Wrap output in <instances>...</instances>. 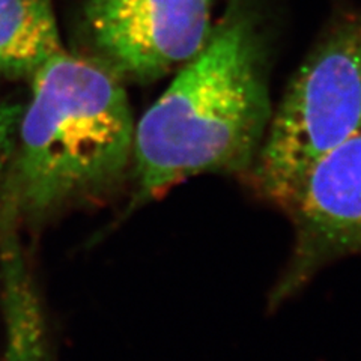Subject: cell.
Segmentation results:
<instances>
[{
  "label": "cell",
  "instance_id": "cell-2",
  "mask_svg": "<svg viewBox=\"0 0 361 361\" xmlns=\"http://www.w3.org/2000/svg\"><path fill=\"white\" fill-rule=\"evenodd\" d=\"M269 30L256 0H228L203 49L135 123L131 207L197 175L245 179L273 107Z\"/></svg>",
  "mask_w": 361,
  "mask_h": 361
},
{
  "label": "cell",
  "instance_id": "cell-1",
  "mask_svg": "<svg viewBox=\"0 0 361 361\" xmlns=\"http://www.w3.org/2000/svg\"><path fill=\"white\" fill-rule=\"evenodd\" d=\"M20 109L0 111V216L37 228L130 180L135 122L123 83L61 50L32 74Z\"/></svg>",
  "mask_w": 361,
  "mask_h": 361
},
{
  "label": "cell",
  "instance_id": "cell-6",
  "mask_svg": "<svg viewBox=\"0 0 361 361\" xmlns=\"http://www.w3.org/2000/svg\"><path fill=\"white\" fill-rule=\"evenodd\" d=\"M0 306L4 361H53L42 301L26 256L9 253L0 259Z\"/></svg>",
  "mask_w": 361,
  "mask_h": 361
},
{
  "label": "cell",
  "instance_id": "cell-3",
  "mask_svg": "<svg viewBox=\"0 0 361 361\" xmlns=\"http://www.w3.org/2000/svg\"><path fill=\"white\" fill-rule=\"evenodd\" d=\"M361 131V8L337 14L273 110L247 180L286 211L322 157Z\"/></svg>",
  "mask_w": 361,
  "mask_h": 361
},
{
  "label": "cell",
  "instance_id": "cell-4",
  "mask_svg": "<svg viewBox=\"0 0 361 361\" xmlns=\"http://www.w3.org/2000/svg\"><path fill=\"white\" fill-rule=\"evenodd\" d=\"M214 0H85L86 58L121 83L148 85L187 63L212 30Z\"/></svg>",
  "mask_w": 361,
  "mask_h": 361
},
{
  "label": "cell",
  "instance_id": "cell-5",
  "mask_svg": "<svg viewBox=\"0 0 361 361\" xmlns=\"http://www.w3.org/2000/svg\"><path fill=\"white\" fill-rule=\"evenodd\" d=\"M285 212L293 245L269 309L297 295L326 265L361 255V131L313 166Z\"/></svg>",
  "mask_w": 361,
  "mask_h": 361
},
{
  "label": "cell",
  "instance_id": "cell-7",
  "mask_svg": "<svg viewBox=\"0 0 361 361\" xmlns=\"http://www.w3.org/2000/svg\"><path fill=\"white\" fill-rule=\"evenodd\" d=\"M61 50L51 0H0V75L30 78Z\"/></svg>",
  "mask_w": 361,
  "mask_h": 361
}]
</instances>
